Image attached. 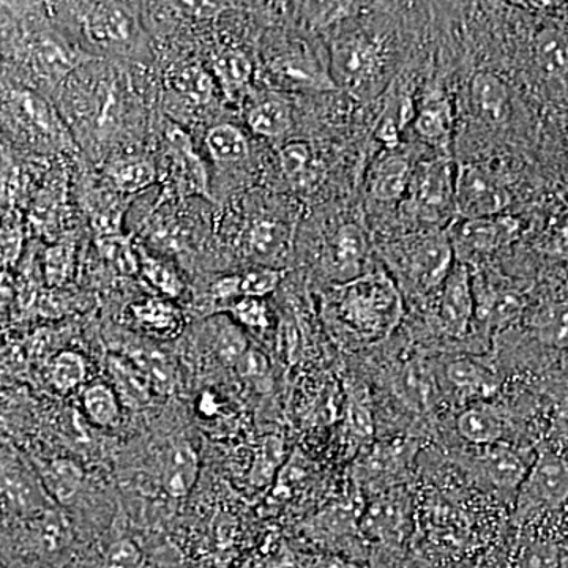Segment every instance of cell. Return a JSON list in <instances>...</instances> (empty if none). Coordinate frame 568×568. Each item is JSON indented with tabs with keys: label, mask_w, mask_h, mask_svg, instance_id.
Segmentation results:
<instances>
[{
	"label": "cell",
	"mask_w": 568,
	"mask_h": 568,
	"mask_svg": "<svg viewBox=\"0 0 568 568\" xmlns=\"http://www.w3.org/2000/svg\"><path fill=\"white\" fill-rule=\"evenodd\" d=\"M335 297L336 317L362 342H381L402 323V294L384 272L342 284Z\"/></svg>",
	"instance_id": "6da1fadb"
},
{
	"label": "cell",
	"mask_w": 568,
	"mask_h": 568,
	"mask_svg": "<svg viewBox=\"0 0 568 568\" xmlns=\"http://www.w3.org/2000/svg\"><path fill=\"white\" fill-rule=\"evenodd\" d=\"M386 263L420 293L440 290L457 263L448 230L422 231L386 245Z\"/></svg>",
	"instance_id": "7a4b0ae2"
},
{
	"label": "cell",
	"mask_w": 568,
	"mask_h": 568,
	"mask_svg": "<svg viewBox=\"0 0 568 568\" xmlns=\"http://www.w3.org/2000/svg\"><path fill=\"white\" fill-rule=\"evenodd\" d=\"M332 80L358 99H373L386 88L388 52L383 40L351 32L332 44Z\"/></svg>",
	"instance_id": "3957f363"
},
{
	"label": "cell",
	"mask_w": 568,
	"mask_h": 568,
	"mask_svg": "<svg viewBox=\"0 0 568 568\" xmlns=\"http://www.w3.org/2000/svg\"><path fill=\"white\" fill-rule=\"evenodd\" d=\"M455 175L457 166L452 163L450 155H439L417 163L403 207L418 222L440 230L452 216H457Z\"/></svg>",
	"instance_id": "277c9868"
},
{
	"label": "cell",
	"mask_w": 568,
	"mask_h": 568,
	"mask_svg": "<svg viewBox=\"0 0 568 568\" xmlns=\"http://www.w3.org/2000/svg\"><path fill=\"white\" fill-rule=\"evenodd\" d=\"M515 500V518L519 523L560 510L568 503L567 459L552 448L541 450Z\"/></svg>",
	"instance_id": "5b68a950"
},
{
	"label": "cell",
	"mask_w": 568,
	"mask_h": 568,
	"mask_svg": "<svg viewBox=\"0 0 568 568\" xmlns=\"http://www.w3.org/2000/svg\"><path fill=\"white\" fill-rule=\"evenodd\" d=\"M511 194L500 175L480 163H459L455 175V207L458 220L504 215Z\"/></svg>",
	"instance_id": "8992f818"
},
{
	"label": "cell",
	"mask_w": 568,
	"mask_h": 568,
	"mask_svg": "<svg viewBox=\"0 0 568 568\" xmlns=\"http://www.w3.org/2000/svg\"><path fill=\"white\" fill-rule=\"evenodd\" d=\"M519 233V222L514 216L497 215L489 219L457 220L448 227L455 257L469 265L470 261L510 245Z\"/></svg>",
	"instance_id": "52a82bcc"
},
{
	"label": "cell",
	"mask_w": 568,
	"mask_h": 568,
	"mask_svg": "<svg viewBox=\"0 0 568 568\" xmlns=\"http://www.w3.org/2000/svg\"><path fill=\"white\" fill-rule=\"evenodd\" d=\"M439 321L444 331L455 338H463L476 323V294L473 272L465 263H455L440 287Z\"/></svg>",
	"instance_id": "ba28073f"
},
{
	"label": "cell",
	"mask_w": 568,
	"mask_h": 568,
	"mask_svg": "<svg viewBox=\"0 0 568 568\" xmlns=\"http://www.w3.org/2000/svg\"><path fill=\"white\" fill-rule=\"evenodd\" d=\"M480 448V454L473 458V469L478 480L497 493L517 496L528 476L529 465H526L525 458L504 443Z\"/></svg>",
	"instance_id": "9c48e42d"
},
{
	"label": "cell",
	"mask_w": 568,
	"mask_h": 568,
	"mask_svg": "<svg viewBox=\"0 0 568 568\" xmlns=\"http://www.w3.org/2000/svg\"><path fill=\"white\" fill-rule=\"evenodd\" d=\"M368 248V239L358 224L345 223L336 227L325 250V264L336 282L345 284L362 276Z\"/></svg>",
	"instance_id": "30bf717a"
},
{
	"label": "cell",
	"mask_w": 568,
	"mask_h": 568,
	"mask_svg": "<svg viewBox=\"0 0 568 568\" xmlns=\"http://www.w3.org/2000/svg\"><path fill=\"white\" fill-rule=\"evenodd\" d=\"M413 123L422 141L437 149L440 155H448L454 136V110L446 93L439 88L426 92Z\"/></svg>",
	"instance_id": "8fae6325"
},
{
	"label": "cell",
	"mask_w": 568,
	"mask_h": 568,
	"mask_svg": "<svg viewBox=\"0 0 568 568\" xmlns=\"http://www.w3.org/2000/svg\"><path fill=\"white\" fill-rule=\"evenodd\" d=\"M413 170L409 160L396 149L381 153L369 170L368 192L373 200L383 204L403 203Z\"/></svg>",
	"instance_id": "7c38bea8"
},
{
	"label": "cell",
	"mask_w": 568,
	"mask_h": 568,
	"mask_svg": "<svg viewBox=\"0 0 568 568\" xmlns=\"http://www.w3.org/2000/svg\"><path fill=\"white\" fill-rule=\"evenodd\" d=\"M444 375L458 398L462 402H469V405L487 402L500 388V381L497 379L496 373L473 358L462 357L448 362L444 368Z\"/></svg>",
	"instance_id": "4fadbf2b"
},
{
	"label": "cell",
	"mask_w": 568,
	"mask_h": 568,
	"mask_svg": "<svg viewBox=\"0 0 568 568\" xmlns=\"http://www.w3.org/2000/svg\"><path fill=\"white\" fill-rule=\"evenodd\" d=\"M476 294V321L488 331H500L521 313V297L515 291L497 290L484 275L473 274Z\"/></svg>",
	"instance_id": "5bb4252c"
},
{
	"label": "cell",
	"mask_w": 568,
	"mask_h": 568,
	"mask_svg": "<svg viewBox=\"0 0 568 568\" xmlns=\"http://www.w3.org/2000/svg\"><path fill=\"white\" fill-rule=\"evenodd\" d=\"M84 36L100 47H121L133 36L134 22L118 3H97L85 14Z\"/></svg>",
	"instance_id": "9a60e30c"
},
{
	"label": "cell",
	"mask_w": 568,
	"mask_h": 568,
	"mask_svg": "<svg viewBox=\"0 0 568 568\" xmlns=\"http://www.w3.org/2000/svg\"><path fill=\"white\" fill-rule=\"evenodd\" d=\"M459 436L477 447L503 443L506 422L496 406L488 402L467 405L457 417Z\"/></svg>",
	"instance_id": "2e32d148"
},
{
	"label": "cell",
	"mask_w": 568,
	"mask_h": 568,
	"mask_svg": "<svg viewBox=\"0 0 568 568\" xmlns=\"http://www.w3.org/2000/svg\"><path fill=\"white\" fill-rule=\"evenodd\" d=\"M469 100L474 111L489 122H500L510 110V91L506 82L491 71H478L469 82Z\"/></svg>",
	"instance_id": "e0dca14e"
},
{
	"label": "cell",
	"mask_w": 568,
	"mask_h": 568,
	"mask_svg": "<svg viewBox=\"0 0 568 568\" xmlns=\"http://www.w3.org/2000/svg\"><path fill=\"white\" fill-rule=\"evenodd\" d=\"M168 142L173 151L175 170L181 179L183 190L186 193H196L209 197L207 174L200 156L193 152L192 141L189 134L182 132L179 126L171 125L166 130Z\"/></svg>",
	"instance_id": "ac0fdd59"
},
{
	"label": "cell",
	"mask_w": 568,
	"mask_h": 568,
	"mask_svg": "<svg viewBox=\"0 0 568 568\" xmlns=\"http://www.w3.org/2000/svg\"><path fill=\"white\" fill-rule=\"evenodd\" d=\"M248 125L261 136L280 140L293 126V104L278 93H265L250 108Z\"/></svg>",
	"instance_id": "d6986e66"
},
{
	"label": "cell",
	"mask_w": 568,
	"mask_h": 568,
	"mask_svg": "<svg viewBox=\"0 0 568 568\" xmlns=\"http://www.w3.org/2000/svg\"><path fill=\"white\" fill-rule=\"evenodd\" d=\"M200 459L192 444L178 440L168 452L163 469V485L168 495L183 497L192 491L196 481Z\"/></svg>",
	"instance_id": "ffe728a7"
},
{
	"label": "cell",
	"mask_w": 568,
	"mask_h": 568,
	"mask_svg": "<svg viewBox=\"0 0 568 568\" xmlns=\"http://www.w3.org/2000/svg\"><path fill=\"white\" fill-rule=\"evenodd\" d=\"M274 73L284 84L305 89H334L332 77L324 74L323 70L313 61L312 55L305 52H291L274 63Z\"/></svg>",
	"instance_id": "44dd1931"
},
{
	"label": "cell",
	"mask_w": 568,
	"mask_h": 568,
	"mask_svg": "<svg viewBox=\"0 0 568 568\" xmlns=\"http://www.w3.org/2000/svg\"><path fill=\"white\" fill-rule=\"evenodd\" d=\"M530 327L541 345L568 355V302L540 306L530 320Z\"/></svg>",
	"instance_id": "7402d4cb"
},
{
	"label": "cell",
	"mask_w": 568,
	"mask_h": 568,
	"mask_svg": "<svg viewBox=\"0 0 568 568\" xmlns=\"http://www.w3.org/2000/svg\"><path fill=\"white\" fill-rule=\"evenodd\" d=\"M534 55L538 70L552 81L568 80V41L562 33L547 29L537 37Z\"/></svg>",
	"instance_id": "603a6c76"
},
{
	"label": "cell",
	"mask_w": 568,
	"mask_h": 568,
	"mask_svg": "<svg viewBox=\"0 0 568 568\" xmlns=\"http://www.w3.org/2000/svg\"><path fill=\"white\" fill-rule=\"evenodd\" d=\"M409 517V500L402 493H388L386 497L373 504L368 511L369 528L387 534L398 532Z\"/></svg>",
	"instance_id": "cb8c5ba5"
},
{
	"label": "cell",
	"mask_w": 568,
	"mask_h": 568,
	"mask_svg": "<svg viewBox=\"0 0 568 568\" xmlns=\"http://www.w3.org/2000/svg\"><path fill=\"white\" fill-rule=\"evenodd\" d=\"M291 245V230L276 220L256 223L250 233V248L263 257H276L286 253Z\"/></svg>",
	"instance_id": "d4e9b609"
},
{
	"label": "cell",
	"mask_w": 568,
	"mask_h": 568,
	"mask_svg": "<svg viewBox=\"0 0 568 568\" xmlns=\"http://www.w3.org/2000/svg\"><path fill=\"white\" fill-rule=\"evenodd\" d=\"M205 145H207L213 159L219 160V162H241L245 156H248V142L235 126H213L205 136Z\"/></svg>",
	"instance_id": "484cf974"
},
{
	"label": "cell",
	"mask_w": 568,
	"mask_h": 568,
	"mask_svg": "<svg viewBox=\"0 0 568 568\" xmlns=\"http://www.w3.org/2000/svg\"><path fill=\"white\" fill-rule=\"evenodd\" d=\"M97 248L103 260L122 275H136L141 271V261L133 252L132 241L125 235H104L97 241Z\"/></svg>",
	"instance_id": "4316f807"
},
{
	"label": "cell",
	"mask_w": 568,
	"mask_h": 568,
	"mask_svg": "<svg viewBox=\"0 0 568 568\" xmlns=\"http://www.w3.org/2000/svg\"><path fill=\"white\" fill-rule=\"evenodd\" d=\"M33 62L44 77L58 80L74 67V55L54 40H41L33 50Z\"/></svg>",
	"instance_id": "83f0119b"
},
{
	"label": "cell",
	"mask_w": 568,
	"mask_h": 568,
	"mask_svg": "<svg viewBox=\"0 0 568 568\" xmlns=\"http://www.w3.org/2000/svg\"><path fill=\"white\" fill-rule=\"evenodd\" d=\"M171 85L175 91L196 103L209 102L213 92L212 78L200 65H186L174 71L171 77Z\"/></svg>",
	"instance_id": "f1b7e54d"
},
{
	"label": "cell",
	"mask_w": 568,
	"mask_h": 568,
	"mask_svg": "<svg viewBox=\"0 0 568 568\" xmlns=\"http://www.w3.org/2000/svg\"><path fill=\"white\" fill-rule=\"evenodd\" d=\"M84 409L93 424L100 426L115 424L119 418V405L114 392L102 384L85 390Z\"/></svg>",
	"instance_id": "f546056e"
},
{
	"label": "cell",
	"mask_w": 568,
	"mask_h": 568,
	"mask_svg": "<svg viewBox=\"0 0 568 568\" xmlns=\"http://www.w3.org/2000/svg\"><path fill=\"white\" fill-rule=\"evenodd\" d=\"M133 315L144 327L156 334H171L178 327V315L173 306L162 301H145L133 306Z\"/></svg>",
	"instance_id": "4dcf8cb0"
},
{
	"label": "cell",
	"mask_w": 568,
	"mask_h": 568,
	"mask_svg": "<svg viewBox=\"0 0 568 568\" xmlns=\"http://www.w3.org/2000/svg\"><path fill=\"white\" fill-rule=\"evenodd\" d=\"M112 179L125 193H136L155 182V166L145 160L118 164L111 171Z\"/></svg>",
	"instance_id": "1f68e13d"
},
{
	"label": "cell",
	"mask_w": 568,
	"mask_h": 568,
	"mask_svg": "<svg viewBox=\"0 0 568 568\" xmlns=\"http://www.w3.org/2000/svg\"><path fill=\"white\" fill-rule=\"evenodd\" d=\"M280 164L291 182L304 183L308 181L313 166L312 149L306 142H290L280 152Z\"/></svg>",
	"instance_id": "d6a6232c"
},
{
	"label": "cell",
	"mask_w": 568,
	"mask_h": 568,
	"mask_svg": "<svg viewBox=\"0 0 568 568\" xmlns=\"http://www.w3.org/2000/svg\"><path fill=\"white\" fill-rule=\"evenodd\" d=\"M110 368L122 394L136 402L148 399V379L136 366L129 364L125 358L111 357Z\"/></svg>",
	"instance_id": "836d02e7"
},
{
	"label": "cell",
	"mask_w": 568,
	"mask_h": 568,
	"mask_svg": "<svg viewBox=\"0 0 568 568\" xmlns=\"http://www.w3.org/2000/svg\"><path fill=\"white\" fill-rule=\"evenodd\" d=\"M141 271L145 278L149 280L156 287L162 291L168 297H179L183 290V283L179 275L175 274L173 267L155 260V257L148 256L141 253Z\"/></svg>",
	"instance_id": "e575fe53"
},
{
	"label": "cell",
	"mask_w": 568,
	"mask_h": 568,
	"mask_svg": "<svg viewBox=\"0 0 568 568\" xmlns=\"http://www.w3.org/2000/svg\"><path fill=\"white\" fill-rule=\"evenodd\" d=\"M51 377L59 390H71V388L80 386L85 377L84 358L71 351L59 354L52 364Z\"/></svg>",
	"instance_id": "d590c367"
},
{
	"label": "cell",
	"mask_w": 568,
	"mask_h": 568,
	"mask_svg": "<svg viewBox=\"0 0 568 568\" xmlns=\"http://www.w3.org/2000/svg\"><path fill=\"white\" fill-rule=\"evenodd\" d=\"M541 250L549 256L568 263V207L552 213L541 239Z\"/></svg>",
	"instance_id": "8d00e7d4"
},
{
	"label": "cell",
	"mask_w": 568,
	"mask_h": 568,
	"mask_svg": "<svg viewBox=\"0 0 568 568\" xmlns=\"http://www.w3.org/2000/svg\"><path fill=\"white\" fill-rule=\"evenodd\" d=\"M213 69L223 82L234 88L246 84L253 71L252 63L241 52H224L216 58Z\"/></svg>",
	"instance_id": "74e56055"
},
{
	"label": "cell",
	"mask_w": 568,
	"mask_h": 568,
	"mask_svg": "<svg viewBox=\"0 0 568 568\" xmlns=\"http://www.w3.org/2000/svg\"><path fill=\"white\" fill-rule=\"evenodd\" d=\"M248 351L244 334L237 325L224 323L216 336V353L227 365H237Z\"/></svg>",
	"instance_id": "f35d334b"
},
{
	"label": "cell",
	"mask_w": 568,
	"mask_h": 568,
	"mask_svg": "<svg viewBox=\"0 0 568 568\" xmlns=\"http://www.w3.org/2000/svg\"><path fill=\"white\" fill-rule=\"evenodd\" d=\"M73 264V245L61 244L52 246L44 254V276L50 286H59L69 278Z\"/></svg>",
	"instance_id": "ab89813d"
},
{
	"label": "cell",
	"mask_w": 568,
	"mask_h": 568,
	"mask_svg": "<svg viewBox=\"0 0 568 568\" xmlns=\"http://www.w3.org/2000/svg\"><path fill=\"white\" fill-rule=\"evenodd\" d=\"M20 470L3 469V491L14 507L31 508L37 499L36 484Z\"/></svg>",
	"instance_id": "60d3db41"
},
{
	"label": "cell",
	"mask_w": 568,
	"mask_h": 568,
	"mask_svg": "<svg viewBox=\"0 0 568 568\" xmlns=\"http://www.w3.org/2000/svg\"><path fill=\"white\" fill-rule=\"evenodd\" d=\"M48 485L54 489L55 495L61 499H69L80 487L81 473L70 462L52 463L47 473Z\"/></svg>",
	"instance_id": "b9f144b4"
},
{
	"label": "cell",
	"mask_w": 568,
	"mask_h": 568,
	"mask_svg": "<svg viewBox=\"0 0 568 568\" xmlns=\"http://www.w3.org/2000/svg\"><path fill=\"white\" fill-rule=\"evenodd\" d=\"M280 282H282V272L275 268H257L242 276L241 294L245 297L263 298L274 293Z\"/></svg>",
	"instance_id": "7bdbcfd3"
},
{
	"label": "cell",
	"mask_w": 568,
	"mask_h": 568,
	"mask_svg": "<svg viewBox=\"0 0 568 568\" xmlns=\"http://www.w3.org/2000/svg\"><path fill=\"white\" fill-rule=\"evenodd\" d=\"M17 103L26 121L32 123L41 132H52L51 112L48 110L47 103L36 97V93H18Z\"/></svg>",
	"instance_id": "ee69618b"
},
{
	"label": "cell",
	"mask_w": 568,
	"mask_h": 568,
	"mask_svg": "<svg viewBox=\"0 0 568 568\" xmlns=\"http://www.w3.org/2000/svg\"><path fill=\"white\" fill-rule=\"evenodd\" d=\"M235 366H237L239 375L248 383H253L254 386H264L271 377V365H268L267 357L257 349L246 351L244 357Z\"/></svg>",
	"instance_id": "f6af8a7d"
},
{
	"label": "cell",
	"mask_w": 568,
	"mask_h": 568,
	"mask_svg": "<svg viewBox=\"0 0 568 568\" xmlns=\"http://www.w3.org/2000/svg\"><path fill=\"white\" fill-rule=\"evenodd\" d=\"M283 459V444L282 440L271 437L264 444L261 450L260 458H257L256 467H254L253 477L256 478L257 484H265L274 476L276 467Z\"/></svg>",
	"instance_id": "bcb514c9"
},
{
	"label": "cell",
	"mask_w": 568,
	"mask_h": 568,
	"mask_svg": "<svg viewBox=\"0 0 568 568\" xmlns=\"http://www.w3.org/2000/svg\"><path fill=\"white\" fill-rule=\"evenodd\" d=\"M559 555L552 545L536 544L530 545L519 556L517 567L515 568H558Z\"/></svg>",
	"instance_id": "7dc6e473"
},
{
	"label": "cell",
	"mask_w": 568,
	"mask_h": 568,
	"mask_svg": "<svg viewBox=\"0 0 568 568\" xmlns=\"http://www.w3.org/2000/svg\"><path fill=\"white\" fill-rule=\"evenodd\" d=\"M234 316L248 327L264 328L268 325L267 308L261 298L245 297L233 306Z\"/></svg>",
	"instance_id": "c3c4849f"
},
{
	"label": "cell",
	"mask_w": 568,
	"mask_h": 568,
	"mask_svg": "<svg viewBox=\"0 0 568 568\" xmlns=\"http://www.w3.org/2000/svg\"><path fill=\"white\" fill-rule=\"evenodd\" d=\"M552 439L568 440V388L556 399L552 407L551 428Z\"/></svg>",
	"instance_id": "681fc988"
},
{
	"label": "cell",
	"mask_w": 568,
	"mask_h": 568,
	"mask_svg": "<svg viewBox=\"0 0 568 568\" xmlns=\"http://www.w3.org/2000/svg\"><path fill=\"white\" fill-rule=\"evenodd\" d=\"M106 568H138V551L129 541L114 545L108 552Z\"/></svg>",
	"instance_id": "f907efd6"
},
{
	"label": "cell",
	"mask_w": 568,
	"mask_h": 568,
	"mask_svg": "<svg viewBox=\"0 0 568 568\" xmlns=\"http://www.w3.org/2000/svg\"><path fill=\"white\" fill-rule=\"evenodd\" d=\"M351 425H353L354 432L358 436L369 437L373 435L372 418L366 414L364 407H351Z\"/></svg>",
	"instance_id": "816d5d0a"
},
{
	"label": "cell",
	"mask_w": 568,
	"mask_h": 568,
	"mask_svg": "<svg viewBox=\"0 0 568 568\" xmlns=\"http://www.w3.org/2000/svg\"><path fill=\"white\" fill-rule=\"evenodd\" d=\"M242 276H226L213 286V294L219 298H230L241 294Z\"/></svg>",
	"instance_id": "f5cc1de1"
},
{
	"label": "cell",
	"mask_w": 568,
	"mask_h": 568,
	"mask_svg": "<svg viewBox=\"0 0 568 568\" xmlns=\"http://www.w3.org/2000/svg\"><path fill=\"white\" fill-rule=\"evenodd\" d=\"M20 230L18 227H7V235H3V260L13 261L20 250Z\"/></svg>",
	"instance_id": "db71d44e"
},
{
	"label": "cell",
	"mask_w": 568,
	"mask_h": 568,
	"mask_svg": "<svg viewBox=\"0 0 568 568\" xmlns=\"http://www.w3.org/2000/svg\"><path fill=\"white\" fill-rule=\"evenodd\" d=\"M566 568H568V564H567Z\"/></svg>",
	"instance_id": "11a10c76"
}]
</instances>
